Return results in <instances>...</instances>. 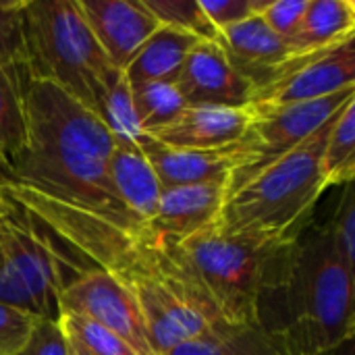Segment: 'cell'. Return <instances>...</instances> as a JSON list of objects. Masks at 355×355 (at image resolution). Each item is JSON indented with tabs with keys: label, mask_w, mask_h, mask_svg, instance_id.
I'll return each mask as SVG.
<instances>
[{
	"label": "cell",
	"mask_w": 355,
	"mask_h": 355,
	"mask_svg": "<svg viewBox=\"0 0 355 355\" xmlns=\"http://www.w3.org/2000/svg\"><path fill=\"white\" fill-rule=\"evenodd\" d=\"M310 0H266L260 10L264 23L287 44L297 35Z\"/></svg>",
	"instance_id": "cell-29"
},
{
	"label": "cell",
	"mask_w": 355,
	"mask_h": 355,
	"mask_svg": "<svg viewBox=\"0 0 355 355\" xmlns=\"http://www.w3.org/2000/svg\"><path fill=\"white\" fill-rule=\"evenodd\" d=\"M355 89L354 40L329 50L293 56L281 73L252 96V110H275Z\"/></svg>",
	"instance_id": "cell-9"
},
{
	"label": "cell",
	"mask_w": 355,
	"mask_h": 355,
	"mask_svg": "<svg viewBox=\"0 0 355 355\" xmlns=\"http://www.w3.org/2000/svg\"><path fill=\"white\" fill-rule=\"evenodd\" d=\"M19 355H71L69 339L58 318H40L31 333V339Z\"/></svg>",
	"instance_id": "cell-32"
},
{
	"label": "cell",
	"mask_w": 355,
	"mask_h": 355,
	"mask_svg": "<svg viewBox=\"0 0 355 355\" xmlns=\"http://www.w3.org/2000/svg\"><path fill=\"white\" fill-rule=\"evenodd\" d=\"M29 81L0 69V158L10 164L25 141V92Z\"/></svg>",
	"instance_id": "cell-22"
},
{
	"label": "cell",
	"mask_w": 355,
	"mask_h": 355,
	"mask_svg": "<svg viewBox=\"0 0 355 355\" xmlns=\"http://www.w3.org/2000/svg\"><path fill=\"white\" fill-rule=\"evenodd\" d=\"M110 185L129 218L148 227L156 214L162 185L137 144H114L110 158Z\"/></svg>",
	"instance_id": "cell-18"
},
{
	"label": "cell",
	"mask_w": 355,
	"mask_h": 355,
	"mask_svg": "<svg viewBox=\"0 0 355 355\" xmlns=\"http://www.w3.org/2000/svg\"><path fill=\"white\" fill-rule=\"evenodd\" d=\"M40 316L0 304V355H19L37 324Z\"/></svg>",
	"instance_id": "cell-30"
},
{
	"label": "cell",
	"mask_w": 355,
	"mask_h": 355,
	"mask_svg": "<svg viewBox=\"0 0 355 355\" xmlns=\"http://www.w3.org/2000/svg\"><path fill=\"white\" fill-rule=\"evenodd\" d=\"M329 235L339 258L354 270L355 268V185H343V193L339 198V206L327 223Z\"/></svg>",
	"instance_id": "cell-28"
},
{
	"label": "cell",
	"mask_w": 355,
	"mask_h": 355,
	"mask_svg": "<svg viewBox=\"0 0 355 355\" xmlns=\"http://www.w3.org/2000/svg\"><path fill=\"white\" fill-rule=\"evenodd\" d=\"M264 4L266 0H200L204 15L216 31L258 15Z\"/></svg>",
	"instance_id": "cell-31"
},
{
	"label": "cell",
	"mask_w": 355,
	"mask_h": 355,
	"mask_svg": "<svg viewBox=\"0 0 355 355\" xmlns=\"http://www.w3.org/2000/svg\"><path fill=\"white\" fill-rule=\"evenodd\" d=\"M150 15L166 27L191 33L206 42H216L218 31L204 15L200 0H141Z\"/></svg>",
	"instance_id": "cell-26"
},
{
	"label": "cell",
	"mask_w": 355,
	"mask_h": 355,
	"mask_svg": "<svg viewBox=\"0 0 355 355\" xmlns=\"http://www.w3.org/2000/svg\"><path fill=\"white\" fill-rule=\"evenodd\" d=\"M175 85L187 106H250L254 87L229 62L218 42L202 40L185 58Z\"/></svg>",
	"instance_id": "cell-11"
},
{
	"label": "cell",
	"mask_w": 355,
	"mask_h": 355,
	"mask_svg": "<svg viewBox=\"0 0 355 355\" xmlns=\"http://www.w3.org/2000/svg\"><path fill=\"white\" fill-rule=\"evenodd\" d=\"M166 355H306L285 329L266 322L229 324L220 322L210 331L177 345Z\"/></svg>",
	"instance_id": "cell-17"
},
{
	"label": "cell",
	"mask_w": 355,
	"mask_h": 355,
	"mask_svg": "<svg viewBox=\"0 0 355 355\" xmlns=\"http://www.w3.org/2000/svg\"><path fill=\"white\" fill-rule=\"evenodd\" d=\"M154 168L162 187H185L231 179V173L239 164L237 144L223 150H189L171 148L150 135H144L137 144Z\"/></svg>",
	"instance_id": "cell-16"
},
{
	"label": "cell",
	"mask_w": 355,
	"mask_h": 355,
	"mask_svg": "<svg viewBox=\"0 0 355 355\" xmlns=\"http://www.w3.org/2000/svg\"><path fill=\"white\" fill-rule=\"evenodd\" d=\"M10 204V202H8ZM0 250L33 297L40 318H58L60 279L56 258L44 237L31 227L25 214L10 204V212L2 218Z\"/></svg>",
	"instance_id": "cell-10"
},
{
	"label": "cell",
	"mask_w": 355,
	"mask_h": 355,
	"mask_svg": "<svg viewBox=\"0 0 355 355\" xmlns=\"http://www.w3.org/2000/svg\"><path fill=\"white\" fill-rule=\"evenodd\" d=\"M216 42L229 62L252 83L254 92L275 79L295 56L291 46L264 23L260 12L218 31Z\"/></svg>",
	"instance_id": "cell-13"
},
{
	"label": "cell",
	"mask_w": 355,
	"mask_h": 355,
	"mask_svg": "<svg viewBox=\"0 0 355 355\" xmlns=\"http://www.w3.org/2000/svg\"><path fill=\"white\" fill-rule=\"evenodd\" d=\"M0 175L10 183V173H8V166H6V162H4L2 158H0Z\"/></svg>",
	"instance_id": "cell-36"
},
{
	"label": "cell",
	"mask_w": 355,
	"mask_h": 355,
	"mask_svg": "<svg viewBox=\"0 0 355 355\" xmlns=\"http://www.w3.org/2000/svg\"><path fill=\"white\" fill-rule=\"evenodd\" d=\"M355 179V98L335 116L322 152L324 187L354 183Z\"/></svg>",
	"instance_id": "cell-21"
},
{
	"label": "cell",
	"mask_w": 355,
	"mask_h": 355,
	"mask_svg": "<svg viewBox=\"0 0 355 355\" xmlns=\"http://www.w3.org/2000/svg\"><path fill=\"white\" fill-rule=\"evenodd\" d=\"M295 239L227 233L216 223L179 245L223 320L252 324L266 293L281 287Z\"/></svg>",
	"instance_id": "cell-5"
},
{
	"label": "cell",
	"mask_w": 355,
	"mask_h": 355,
	"mask_svg": "<svg viewBox=\"0 0 355 355\" xmlns=\"http://www.w3.org/2000/svg\"><path fill=\"white\" fill-rule=\"evenodd\" d=\"M202 40L160 25L137 50V54L131 58V62L125 67V79L129 87H139L146 83H158V81H173L181 73V67L189 52L200 44Z\"/></svg>",
	"instance_id": "cell-19"
},
{
	"label": "cell",
	"mask_w": 355,
	"mask_h": 355,
	"mask_svg": "<svg viewBox=\"0 0 355 355\" xmlns=\"http://www.w3.org/2000/svg\"><path fill=\"white\" fill-rule=\"evenodd\" d=\"M131 98L137 123L146 135L173 123L187 106L173 81H158L133 87Z\"/></svg>",
	"instance_id": "cell-23"
},
{
	"label": "cell",
	"mask_w": 355,
	"mask_h": 355,
	"mask_svg": "<svg viewBox=\"0 0 355 355\" xmlns=\"http://www.w3.org/2000/svg\"><path fill=\"white\" fill-rule=\"evenodd\" d=\"M227 196V181L162 187L156 214L148 227L168 241L183 243L196 233L218 223Z\"/></svg>",
	"instance_id": "cell-14"
},
{
	"label": "cell",
	"mask_w": 355,
	"mask_h": 355,
	"mask_svg": "<svg viewBox=\"0 0 355 355\" xmlns=\"http://www.w3.org/2000/svg\"><path fill=\"white\" fill-rule=\"evenodd\" d=\"M254 121V110L223 106H185L166 127L150 133L152 139L171 148L223 150L239 144Z\"/></svg>",
	"instance_id": "cell-15"
},
{
	"label": "cell",
	"mask_w": 355,
	"mask_h": 355,
	"mask_svg": "<svg viewBox=\"0 0 355 355\" xmlns=\"http://www.w3.org/2000/svg\"><path fill=\"white\" fill-rule=\"evenodd\" d=\"M335 116L304 144L258 171L233 191L223 206L218 227L237 235L300 237L327 189L322 181V152Z\"/></svg>",
	"instance_id": "cell-4"
},
{
	"label": "cell",
	"mask_w": 355,
	"mask_h": 355,
	"mask_svg": "<svg viewBox=\"0 0 355 355\" xmlns=\"http://www.w3.org/2000/svg\"><path fill=\"white\" fill-rule=\"evenodd\" d=\"M2 218H4V216H0V241H2Z\"/></svg>",
	"instance_id": "cell-39"
},
{
	"label": "cell",
	"mask_w": 355,
	"mask_h": 355,
	"mask_svg": "<svg viewBox=\"0 0 355 355\" xmlns=\"http://www.w3.org/2000/svg\"><path fill=\"white\" fill-rule=\"evenodd\" d=\"M106 58L119 71L160 27L141 0H75Z\"/></svg>",
	"instance_id": "cell-12"
},
{
	"label": "cell",
	"mask_w": 355,
	"mask_h": 355,
	"mask_svg": "<svg viewBox=\"0 0 355 355\" xmlns=\"http://www.w3.org/2000/svg\"><path fill=\"white\" fill-rule=\"evenodd\" d=\"M352 98H355V89H345L314 102H302L262 112L254 110L250 131L237 144L239 164L231 173L229 196L245 185L258 171L304 144L312 133L324 127Z\"/></svg>",
	"instance_id": "cell-7"
},
{
	"label": "cell",
	"mask_w": 355,
	"mask_h": 355,
	"mask_svg": "<svg viewBox=\"0 0 355 355\" xmlns=\"http://www.w3.org/2000/svg\"><path fill=\"white\" fill-rule=\"evenodd\" d=\"M277 291L283 293L277 329H285L306 355L355 339L354 270L339 258L327 225L302 231Z\"/></svg>",
	"instance_id": "cell-3"
},
{
	"label": "cell",
	"mask_w": 355,
	"mask_h": 355,
	"mask_svg": "<svg viewBox=\"0 0 355 355\" xmlns=\"http://www.w3.org/2000/svg\"><path fill=\"white\" fill-rule=\"evenodd\" d=\"M6 183H8V181H6V179H4V177H2V175H0V189H2V187H4V185H6Z\"/></svg>",
	"instance_id": "cell-38"
},
{
	"label": "cell",
	"mask_w": 355,
	"mask_h": 355,
	"mask_svg": "<svg viewBox=\"0 0 355 355\" xmlns=\"http://www.w3.org/2000/svg\"><path fill=\"white\" fill-rule=\"evenodd\" d=\"M58 322L67 337L75 339L94 355H137L123 339L96 324L94 320L75 314H60Z\"/></svg>",
	"instance_id": "cell-27"
},
{
	"label": "cell",
	"mask_w": 355,
	"mask_h": 355,
	"mask_svg": "<svg viewBox=\"0 0 355 355\" xmlns=\"http://www.w3.org/2000/svg\"><path fill=\"white\" fill-rule=\"evenodd\" d=\"M96 114L108 127L114 144H139V139L146 135L137 123L131 87L125 79V73L108 85Z\"/></svg>",
	"instance_id": "cell-24"
},
{
	"label": "cell",
	"mask_w": 355,
	"mask_h": 355,
	"mask_svg": "<svg viewBox=\"0 0 355 355\" xmlns=\"http://www.w3.org/2000/svg\"><path fill=\"white\" fill-rule=\"evenodd\" d=\"M320 355H355L354 339L347 341V343H343V345H339V347H335V349H331V352H327V354Z\"/></svg>",
	"instance_id": "cell-34"
},
{
	"label": "cell",
	"mask_w": 355,
	"mask_h": 355,
	"mask_svg": "<svg viewBox=\"0 0 355 355\" xmlns=\"http://www.w3.org/2000/svg\"><path fill=\"white\" fill-rule=\"evenodd\" d=\"M114 139L85 104L48 81H29L25 92V141L10 160V183L48 200L135 225L110 185Z\"/></svg>",
	"instance_id": "cell-2"
},
{
	"label": "cell",
	"mask_w": 355,
	"mask_h": 355,
	"mask_svg": "<svg viewBox=\"0 0 355 355\" xmlns=\"http://www.w3.org/2000/svg\"><path fill=\"white\" fill-rule=\"evenodd\" d=\"M355 4L352 0H310L297 35L291 40L295 56L335 48L354 40Z\"/></svg>",
	"instance_id": "cell-20"
},
{
	"label": "cell",
	"mask_w": 355,
	"mask_h": 355,
	"mask_svg": "<svg viewBox=\"0 0 355 355\" xmlns=\"http://www.w3.org/2000/svg\"><path fill=\"white\" fill-rule=\"evenodd\" d=\"M0 198H2V193H0Z\"/></svg>",
	"instance_id": "cell-40"
},
{
	"label": "cell",
	"mask_w": 355,
	"mask_h": 355,
	"mask_svg": "<svg viewBox=\"0 0 355 355\" xmlns=\"http://www.w3.org/2000/svg\"><path fill=\"white\" fill-rule=\"evenodd\" d=\"M27 0H0V69L29 81L25 50Z\"/></svg>",
	"instance_id": "cell-25"
},
{
	"label": "cell",
	"mask_w": 355,
	"mask_h": 355,
	"mask_svg": "<svg viewBox=\"0 0 355 355\" xmlns=\"http://www.w3.org/2000/svg\"><path fill=\"white\" fill-rule=\"evenodd\" d=\"M58 312L94 320L123 339L137 355H158L137 302L114 277L102 270L87 268L67 277L60 283Z\"/></svg>",
	"instance_id": "cell-8"
},
{
	"label": "cell",
	"mask_w": 355,
	"mask_h": 355,
	"mask_svg": "<svg viewBox=\"0 0 355 355\" xmlns=\"http://www.w3.org/2000/svg\"><path fill=\"white\" fill-rule=\"evenodd\" d=\"M0 193L50 245L60 283L96 268L133 295L158 355L225 322L179 243L150 227L116 225L15 183H6Z\"/></svg>",
	"instance_id": "cell-1"
},
{
	"label": "cell",
	"mask_w": 355,
	"mask_h": 355,
	"mask_svg": "<svg viewBox=\"0 0 355 355\" xmlns=\"http://www.w3.org/2000/svg\"><path fill=\"white\" fill-rule=\"evenodd\" d=\"M69 339V349H71V355H94L89 349H85L81 343H77L75 339H71V337H67Z\"/></svg>",
	"instance_id": "cell-35"
},
{
	"label": "cell",
	"mask_w": 355,
	"mask_h": 355,
	"mask_svg": "<svg viewBox=\"0 0 355 355\" xmlns=\"http://www.w3.org/2000/svg\"><path fill=\"white\" fill-rule=\"evenodd\" d=\"M0 304L21 310V312H27V314H33V316H40L31 293L27 291L21 277L15 272V268L8 264L2 250H0Z\"/></svg>",
	"instance_id": "cell-33"
},
{
	"label": "cell",
	"mask_w": 355,
	"mask_h": 355,
	"mask_svg": "<svg viewBox=\"0 0 355 355\" xmlns=\"http://www.w3.org/2000/svg\"><path fill=\"white\" fill-rule=\"evenodd\" d=\"M8 212H10V204L4 198H0V216H6Z\"/></svg>",
	"instance_id": "cell-37"
},
{
	"label": "cell",
	"mask_w": 355,
	"mask_h": 355,
	"mask_svg": "<svg viewBox=\"0 0 355 355\" xmlns=\"http://www.w3.org/2000/svg\"><path fill=\"white\" fill-rule=\"evenodd\" d=\"M25 50L29 81H48L89 110L123 71L112 67L75 0H27Z\"/></svg>",
	"instance_id": "cell-6"
}]
</instances>
